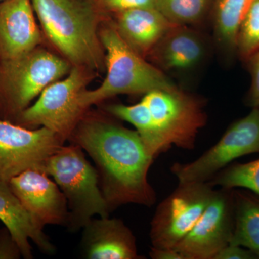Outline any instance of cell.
Instances as JSON below:
<instances>
[{"instance_id": "1", "label": "cell", "mask_w": 259, "mask_h": 259, "mask_svg": "<svg viewBox=\"0 0 259 259\" xmlns=\"http://www.w3.org/2000/svg\"><path fill=\"white\" fill-rule=\"evenodd\" d=\"M69 141L93 160L110 212L126 204L151 207L156 203V192L148 179L155 159L137 131L109 117L85 113Z\"/></svg>"}, {"instance_id": "2", "label": "cell", "mask_w": 259, "mask_h": 259, "mask_svg": "<svg viewBox=\"0 0 259 259\" xmlns=\"http://www.w3.org/2000/svg\"><path fill=\"white\" fill-rule=\"evenodd\" d=\"M204 107L203 100L176 86L148 92L135 105L112 104L105 110L134 126L146 151L156 159L173 146L195 148L197 135L207 124Z\"/></svg>"}, {"instance_id": "3", "label": "cell", "mask_w": 259, "mask_h": 259, "mask_svg": "<svg viewBox=\"0 0 259 259\" xmlns=\"http://www.w3.org/2000/svg\"><path fill=\"white\" fill-rule=\"evenodd\" d=\"M44 33L66 60L102 69L105 55L97 32L96 3L85 0H31Z\"/></svg>"}, {"instance_id": "4", "label": "cell", "mask_w": 259, "mask_h": 259, "mask_svg": "<svg viewBox=\"0 0 259 259\" xmlns=\"http://www.w3.org/2000/svg\"><path fill=\"white\" fill-rule=\"evenodd\" d=\"M105 51L106 77L100 87L84 90L80 95L83 108L119 95L146 94L158 89L175 88L163 71L149 64L123 40L115 25H107L100 32Z\"/></svg>"}, {"instance_id": "5", "label": "cell", "mask_w": 259, "mask_h": 259, "mask_svg": "<svg viewBox=\"0 0 259 259\" xmlns=\"http://www.w3.org/2000/svg\"><path fill=\"white\" fill-rule=\"evenodd\" d=\"M44 171L55 181L67 201L68 231H79L97 214L110 216L96 168L80 146L74 144L61 146L48 159Z\"/></svg>"}, {"instance_id": "6", "label": "cell", "mask_w": 259, "mask_h": 259, "mask_svg": "<svg viewBox=\"0 0 259 259\" xmlns=\"http://www.w3.org/2000/svg\"><path fill=\"white\" fill-rule=\"evenodd\" d=\"M69 61L37 48L21 57L0 61V120L13 122L51 83L67 76Z\"/></svg>"}, {"instance_id": "7", "label": "cell", "mask_w": 259, "mask_h": 259, "mask_svg": "<svg viewBox=\"0 0 259 259\" xmlns=\"http://www.w3.org/2000/svg\"><path fill=\"white\" fill-rule=\"evenodd\" d=\"M86 83V76L74 66L66 78L46 88L13 123L28 129L47 127L65 143L86 113L80 102Z\"/></svg>"}, {"instance_id": "8", "label": "cell", "mask_w": 259, "mask_h": 259, "mask_svg": "<svg viewBox=\"0 0 259 259\" xmlns=\"http://www.w3.org/2000/svg\"><path fill=\"white\" fill-rule=\"evenodd\" d=\"M214 190L209 182H179L153 214L149 233L151 247L176 248L203 214Z\"/></svg>"}, {"instance_id": "9", "label": "cell", "mask_w": 259, "mask_h": 259, "mask_svg": "<svg viewBox=\"0 0 259 259\" xmlns=\"http://www.w3.org/2000/svg\"><path fill=\"white\" fill-rule=\"evenodd\" d=\"M259 153V107L233 122L222 137L199 158L176 163L171 171L179 182H209L237 158Z\"/></svg>"}, {"instance_id": "10", "label": "cell", "mask_w": 259, "mask_h": 259, "mask_svg": "<svg viewBox=\"0 0 259 259\" xmlns=\"http://www.w3.org/2000/svg\"><path fill=\"white\" fill-rule=\"evenodd\" d=\"M64 145L47 127L28 129L0 120V180L8 182L32 168L44 170L48 159Z\"/></svg>"}, {"instance_id": "11", "label": "cell", "mask_w": 259, "mask_h": 259, "mask_svg": "<svg viewBox=\"0 0 259 259\" xmlns=\"http://www.w3.org/2000/svg\"><path fill=\"white\" fill-rule=\"evenodd\" d=\"M234 222L233 189L215 190L203 214L175 249L184 259H214L230 244Z\"/></svg>"}, {"instance_id": "12", "label": "cell", "mask_w": 259, "mask_h": 259, "mask_svg": "<svg viewBox=\"0 0 259 259\" xmlns=\"http://www.w3.org/2000/svg\"><path fill=\"white\" fill-rule=\"evenodd\" d=\"M25 209L42 228L47 225L66 226L69 210L61 189L42 168H32L8 182Z\"/></svg>"}, {"instance_id": "13", "label": "cell", "mask_w": 259, "mask_h": 259, "mask_svg": "<svg viewBox=\"0 0 259 259\" xmlns=\"http://www.w3.org/2000/svg\"><path fill=\"white\" fill-rule=\"evenodd\" d=\"M41 40L31 0L0 2V61L21 57Z\"/></svg>"}, {"instance_id": "14", "label": "cell", "mask_w": 259, "mask_h": 259, "mask_svg": "<svg viewBox=\"0 0 259 259\" xmlns=\"http://www.w3.org/2000/svg\"><path fill=\"white\" fill-rule=\"evenodd\" d=\"M81 248L89 259H140L136 238L117 218H92L82 228Z\"/></svg>"}, {"instance_id": "15", "label": "cell", "mask_w": 259, "mask_h": 259, "mask_svg": "<svg viewBox=\"0 0 259 259\" xmlns=\"http://www.w3.org/2000/svg\"><path fill=\"white\" fill-rule=\"evenodd\" d=\"M148 55L163 72L188 71L202 64L207 45L201 34L190 26L174 25Z\"/></svg>"}, {"instance_id": "16", "label": "cell", "mask_w": 259, "mask_h": 259, "mask_svg": "<svg viewBox=\"0 0 259 259\" xmlns=\"http://www.w3.org/2000/svg\"><path fill=\"white\" fill-rule=\"evenodd\" d=\"M0 221L9 230L21 249L23 258H33L30 241L47 254H54V245L44 233V228L25 209L10 188L9 183L0 180Z\"/></svg>"}, {"instance_id": "17", "label": "cell", "mask_w": 259, "mask_h": 259, "mask_svg": "<svg viewBox=\"0 0 259 259\" xmlns=\"http://www.w3.org/2000/svg\"><path fill=\"white\" fill-rule=\"evenodd\" d=\"M115 28L121 37L143 57L168 31L173 24L156 8H136L116 14Z\"/></svg>"}, {"instance_id": "18", "label": "cell", "mask_w": 259, "mask_h": 259, "mask_svg": "<svg viewBox=\"0 0 259 259\" xmlns=\"http://www.w3.org/2000/svg\"><path fill=\"white\" fill-rule=\"evenodd\" d=\"M234 229L230 244L250 250L259 259V194L246 189H233Z\"/></svg>"}, {"instance_id": "19", "label": "cell", "mask_w": 259, "mask_h": 259, "mask_svg": "<svg viewBox=\"0 0 259 259\" xmlns=\"http://www.w3.org/2000/svg\"><path fill=\"white\" fill-rule=\"evenodd\" d=\"M253 0H215L214 32L218 42L224 50L236 53L240 27Z\"/></svg>"}, {"instance_id": "20", "label": "cell", "mask_w": 259, "mask_h": 259, "mask_svg": "<svg viewBox=\"0 0 259 259\" xmlns=\"http://www.w3.org/2000/svg\"><path fill=\"white\" fill-rule=\"evenodd\" d=\"M209 183L221 188H243L259 194V158L247 163H231Z\"/></svg>"}, {"instance_id": "21", "label": "cell", "mask_w": 259, "mask_h": 259, "mask_svg": "<svg viewBox=\"0 0 259 259\" xmlns=\"http://www.w3.org/2000/svg\"><path fill=\"white\" fill-rule=\"evenodd\" d=\"M212 0H156V8L171 24L190 26L207 14Z\"/></svg>"}, {"instance_id": "22", "label": "cell", "mask_w": 259, "mask_h": 259, "mask_svg": "<svg viewBox=\"0 0 259 259\" xmlns=\"http://www.w3.org/2000/svg\"><path fill=\"white\" fill-rule=\"evenodd\" d=\"M259 49V0H253L240 27L236 54L243 61Z\"/></svg>"}, {"instance_id": "23", "label": "cell", "mask_w": 259, "mask_h": 259, "mask_svg": "<svg viewBox=\"0 0 259 259\" xmlns=\"http://www.w3.org/2000/svg\"><path fill=\"white\" fill-rule=\"evenodd\" d=\"M250 75L249 90L245 97V105L250 108L259 107V49L245 61Z\"/></svg>"}, {"instance_id": "24", "label": "cell", "mask_w": 259, "mask_h": 259, "mask_svg": "<svg viewBox=\"0 0 259 259\" xmlns=\"http://www.w3.org/2000/svg\"><path fill=\"white\" fill-rule=\"evenodd\" d=\"M99 9L117 13L141 8H156V0H97Z\"/></svg>"}, {"instance_id": "25", "label": "cell", "mask_w": 259, "mask_h": 259, "mask_svg": "<svg viewBox=\"0 0 259 259\" xmlns=\"http://www.w3.org/2000/svg\"><path fill=\"white\" fill-rule=\"evenodd\" d=\"M21 249L6 227L0 228V259L22 258Z\"/></svg>"}, {"instance_id": "26", "label": "cell", "mask_w": 259, "mask_h": 259, "mask_svg": "<svg viewBox=\"0 0 259 259\" xmlns=\"http://www.w3.org/2000/svg\"><path fill=\"white\" fill-rule=\"evenodd\" d=\"M214 259H257L250 250L240 245L228 244Z\"/></svg>"}, {"instance_id": "27", "label": "cell", "mask_w": 259, "mask_h": 259, "mask_svg": "<svg viewBox=\"0 0 259 259\" xmlns=\"http://www.w3.org/2000/svg\"><path fill=\"white\" fill-rule=\"evenodd\" d=\"M149 255L153 259H184L180 252L175 248H155L151 247Z\"/></svg>"}, {"instance_id": "28", "label": "cell", "mask_w": 259, "mask_h": 259, "mask_svg": "<svg viewBox=\"0 0 259 259\" xmlns=\"http://www.w3.org/2000/svg\"><path fill=\"white\" fill-rule=\"evenodd\" d=\"M85 1L91 2V3H96L97 0H85Z\"/></svg>"}, {"instance_id": "29", "label": "cell", "mask_w": 259, "mask_h": 259, "mask_svg": "<svg viewBox=\"0 0 259 259\" xmlns=\"http://www.w3.org/2000/svg\"><path fill=\"white\" fill-rule=\"evenodd\" d=\"M3 1V0H0V2Z\"/></svg>"}]
</instances>
